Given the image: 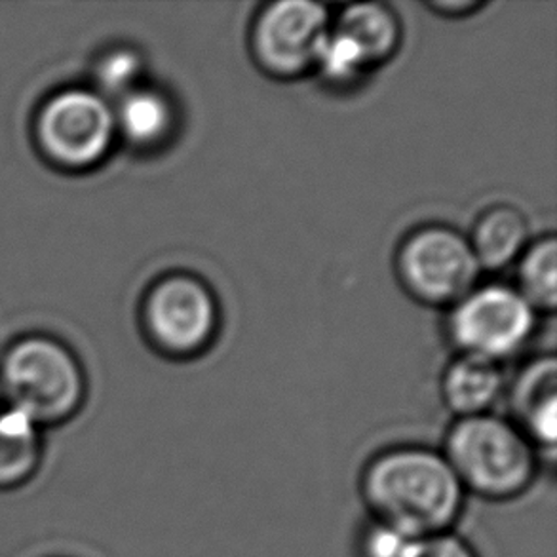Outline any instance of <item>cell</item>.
<instances>
[{"label": "cell", "mask_w": 557, "mask_h": 557, "mask_svg": "<svg viewBox=\"0 0 557 557\" xmlns=\"http://www.w3.org/2000/svg\"><path fill=\"white\" fill-rule=\"evenodd\" d=\"M42 426L17 407L0 409V493L27 487L45 462Z\"/></svg>", "instance_id": "cell-10"}, {"label": "cell", "mask_w": 557, "mask_h": 557, "mask_svg": "<svg viewBox=\"0 0 557 557\" xmlns=\"http://www.w3.org/2000/svg\"><path fill=\"white\" fill-rule=\"evenodd\" d=\"M116 129L137 147L162 144L175 126L172 101L159 90L136 88L121 99L114 111Z\"/></svg>", "instance_id": "cell-14"}, {"label": "cell", "mask_w": 557, "mask_h": 557, "mask_svg": "<svg viewBox=\"0 0 557 557\" xmlns=\"http://www.w3.org/2000/svg\"><path fill=\"white\" fill-rule=\"evenodd\" d=\"M468 242L480 269H505L528 249V219L512 206H495L480 215Z\"/></svg>", "instance_id": "cell-12"}, {"label": "cell", "mask_w": 557, "mask_h": 557, "mask_svg": "<svg viewBox=\"0 0 557 557\" xmlns=\"http://www.w3.org/2000/svg\"><path fill=\"white\" fill-rule=\"evenodd\" d=\"M330 29L332 17L324 4L309 0L264 4L251 25V55L272 78H299L314 71Z\"/></svg>", "instance_id": "cell-6"}, {"label": "cell", "mask_w": 557, "mask_h": 557, "mask_svg": "<svg viewBox=\"0 0 557 557\" xmlns=\"http://www.w3.org/2000/svg\"><path fill=\"white\" fill-rule=\"evenodd\" d=\"M505 392V375L497 362L460 355L447 366L442 379V398L457 419L491 413Z\"/></svg>", "instance_id": "cell-11"}, {"label": "cell", "mask_w": 557, "mask_h": 557, "mask_svg": "<svg viewBox=\"0 0 557 557\" xmlns=\"http://www.w3.org/2000/svg\"><path fill=\"white\" fill-rule=\"evenodd\" d=\"M0 396L46 429L69 421L84 401V376L67 348L29 337L8 352L0 368Z\"/></svg>", "instance_id": "cell-3"}, {"label": "cell", "mask_w": 557, "mask_h": 557, "mask_svg": "<svg viewBox=\"0 0 557 557\" xmlns=\"http://www.w3.org/2000/svg\"><path fill=\"white\" fill-rule=\"evenodd\" d=\"M510 421L539 451H554L557 437V363L552 356L528 363L513 381Z\"/></svg>", "instance_id": "cell-9"}, {"label": "cell", "mask_w": 557, "mask_h": 557, "mask_svg": "<svg viewBox=\"0 0 557 557\" xmlns=\"http://www.w3.org/2000/svg\"><path fill=\"white\" fill-rule=\"evenodd\" d=\"M332 27L355 40L371 69L391 60L401 37L398 17L391 7L381 2H360L343 8Z\"/></svg>", "instance_id": "cell-13"}, {"label": "cell", "mask_w": 557, "mask_h": 557, "mask_svg": "<svg viewBox=\"0 0 557 557\" xmlns=\"http://www.w3.org/2000/svg\"><path fill=\"white\" fill-rule=\"evenodd\" d=\"M440 451L467 495L491 503L523 497L541 474V451L510 419L495 413L457 419Z\"/></svg>", "instance_id": "cell-2"}, {"label": "cell", "mask_w": 557, "mask_h": 557, "mask_svg": "<svg viewBox=\"0 0 557 557\" xmlns=\"http://www.w3.org/2000/svg\"><path fill=\"white\" fill-rule=\"evenodd\" d=\"M536 327V310L525 297L503 284L474 287L447 317V332L462 355L491 362L516 355Z\"/></svg>", "instance_id": "cell-5"}, {"label": "cell", "mask_w": 557, "mask_h": 557, "mask_svg": "<svg viewBox=\"0 0 557 557\" xmlns=\"http://www.w3.org/2000/svg\"><path fill=\"white\" fill-rule=\"evenodd\" d=\"M358 491L370 520L411 539L455 531L468 498L444 453L424 445L375 453L363 465Z\"/></svg>", "instance_id": "cell-1"}, {"label": "cell", "mask_w": 557, "mask_h": 557, "mask_svg": "<svg viewBox=\"0 0 557 557\" xmlns=\"http://www.w3.org/2000/svg\"><path fill=\"white\" fill-rule=\"evenodd\" d=\"M406 557H480V554L457 531H449L414 539Z\"/></svg>", "instance_id": "cell-19"}, {"label": "cell", "mask_w": 557, "mask_h": 557, "mask_svg": "<svg viewBox=\"0 0 557 557\" xmlns=\"http://www.w3.org/2000/svg\"><path fill=\"white\" fill-rule=\"evenodd\" d=\"M38 139L55 162L84 168L106 157L116 134L114 109L96 91L65 90L38 116Z\"/></svg>", "instance_id": "cell-8"}, {"label": "cell", "mask_w": 557, "mask_h": 557, "mask_svg": "<svg viewBox=\"0 0 557 557\" xmlns=\"http://www.w3.org/2000/svg\"><path fill=\"white\" fill-rule=\"evenodd\" d=\"M144 71V61L134 50L119 48L107 53L98 63L96 78H98L101 96H119L124 98L129 91L139 88L137 81Z\"/></svg>", "instance_id": "cell-17"}, {"label": "cell", "mask_w": 557, "mask_h": 557, "mask_svg": "<svg viewBox=\"0 0 557 557\" xmlns=\"http://www.w3.org/2000/svg\"><path fill=\"white\" fill-rule=\"evenodd\" d=\"M520 292L525 301L539 312H552L557 302V240L546 236L533 242L521 253L518 269Z\"/></svg>", "instance_id": "cell-15"}, {"label": "cell", "mask_w": 557, "mask_h": 557, "mask_svg": "<svg viewBox=\"0 0 557 557\" xmlns=\"http://www.w3.org/2000/svg\"><path fill=\"white\" fill-rule=\"evenodd\" d=\"M432 8L442 15L457 17V15L470 14L474 10H480L482 4L480 2H440V4H432Z\"/></svg>", "instance_id": "cell-20"}, {"label": "cell", "mask_w": 557, "mask_h": 557, "mask_svg": "<svg viewBox=\"0 0 557 557\" xmlns=\"http://www.w3.org/2000/svg\"><path fill=\"white\" fill-rule=\"evenodd\" d=\"M414 539L381 521L366 520L356 536L358 557H406Z\"/></svg>", "instance_id": "cell-18"}, {"label": "cell", "mask_w": 557, "mask_h": 557, "mask_svg": "<svg viewBox=\"0 0 557 557\" xmlns=\"http://www.w3.org/2000/svg\"><path fill=\"white\" fill-rule=\"evenodd\" d=\"M370 69V63L355 40L332 27L318 53L314 65L318 75L332 86L347 88L358 83Z\"/></svg>", "instance_id": "cell-16"}, {"label": "cell", "mask_w": 557, "mask_h": 557, "mask_svg": "<svg viewBox=\"0 0 557 557\" xmlns=\"http://www.w3.org/2000/svg\"><path fill=\"white\" fill-rule=\"evenodd\" d=\"M396 271L417 301L453 307L474 289L482 269L467 236L449 226L429 225L401 242Z\"/></svg>", "instance_id": "cell-4"}, {"label": "cell", "mask_w": 557, "mask_h": 557, "mask_svg": "<svg viewBox=\"0 0 557 557\" xmlns=\"http://www.w3.org/2000/svg\"><path fill=\"white\" fill-rule=\"evenodd\" d=\"M144 324L162 352L180 358L198 355L218 333V299L198 276L168 274L147 294Z\"/></svg>", "instance_id": "cell-7"}]
</instances>
